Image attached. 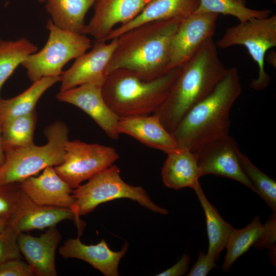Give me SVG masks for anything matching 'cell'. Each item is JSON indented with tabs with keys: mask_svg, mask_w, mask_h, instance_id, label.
Returning <instances> with one entry per match:
<instances>
[{
	"mask_svg": "<svg viewBox=\"0 0 276 276\" xmlns=\"http://www.w3.org/2000/svg\"><path fill=\"white\" fill-rule=\"evenodd\" d=\"M181 19L148 22L117 37L107 75L115 70L125 69L142 79L152 80L170 71L171 42Z\"/></svg>",
	"mask_w": 276,
	"mask_h": 276,
	"instance_id": "obj_1",
	"label": "cell"
},
{
	"mask_svg": "<svg viewBox=\"0 0 276 276\" xmlns=\"http://www.w3.org/2000/svg\"><path fill=\"white\" fill-rule=\"evenodd\" d=\"M242 91L237 67L227 68L214 89L187 112L172 133L178 146L196 153L210 142L229 135L231 110Z\"/></svg>",
	"mask_w": 276,
	"mask_h": 276,
	"instance_id": "obj_2",
	"label": "cell"
},
{
	"mask_svg": "<svg viewBox=\"0 0 276 276\" xmlns=\"http://www.w3.org/2000/svg\"><path fill=\"white\" fill-rule=\"evenodd\" d=\"M227 69L213 37L208 39L181 66L167 99L153 114L172 133L187 112L214 89Z\"/></svg>",
	"mask_w": 276,
	"mask_h": 276,
	"instance_id": "obj_3",
	"label": "cell"
},
{
	"mask_svg": "<svg viewBox=\"0 0 276 276\" xmlns=\"http://www.w3.org/2000/svg\"><path fill=\"white\" fill-rule=\"evenodd\" d=\"M181 66L152 80L125 69L109 74L102 86L103 97L120 118L155 113L167 99Z\"/></svg>",
	"mask_w": 276,
	"mask_h": 276,
	"instance_id": "obj_4",
	"label": "cell"
},
{
	"mask_svg": "<svg viewBox=\"0 0 276 276\" xmlns=\"http://www.w3.org/2000/svg\"><path fill=\"white\" fill-rule=\"evenodd\" d=\"M68 132L63 122L56 121L44 130L46 144L5 149V160L0 168V186L20 182L47 167L61 164Z\"/></svg>",
	"mask_w": 276,
	"mask_h": 276,
	"instance_id": "obj_5",
	"label": "cell"
},
{
	"mask_svg": "<svg viewBox=\"0 0 276 276\" xmlns=\"http://www.w3.org/2000/svg\"><path fill=\"white\" fill-rule=\"evenodd\" d=\"M120 172L119 168L112 165L73 191L75 203L72 211L79 235L82 234L84 227L80 216L90 213L101 203L116 199L128 198L154 213L168 214L167 210L152 202L143 188L126 183L121 177Z\"/></svg>",
	"mask_w": 276,
	"mask_h": 276,
	"instance_id": "obj_6",
	"label": "cell"
},
{
	"mask_svg": "<svg viewBox=\"0 0 276 276\" xmlns=\"http://www.w3.org/2000/svg\"><path fill=\"white\" fill-rule=\"evenodd\" d=\"M46 27L49 32L46 43L21 64L33 82L45 77L60 76L63 66L68 61L86 53L92 45L86 35L61 29L51 19Z\"/></svg>",
	"mask_w": 276,
	"mask_h": 276,
	"instance_id": "obj_7",
	"label": "cell"
},
{
	"mask_svg": "<svg viewBox=\"0 0 276 276\" xmlns=\"http://www.w3.org/2000/svg\"><path fill=\"white\" fill-rule=\"evenodd\" d=\"M215 44L223 49L244 46L259 68L258 78L252 80L250 87L262 90L267 87L270 78L264 69L265 57L269 49L276 47V15L240 22L228 28Z\"/></svg>",
	"mask_w": 276,
	"mask_h": 276,
	"instance_id": "obj_8",
	"label": "cell"
},
{
	"mask_svg": "<svg viewBox=\"0 0 276 276\" xmlns=\"http://www.w3.org/2000/svg\"><path fill=\"white\" fill-rule=\"evenodd\" d=\"M63 162L55 166L57 174L72 188L111 166L119 158L115 149L79 140H68L64 146Z\"/></svg>",
	"mask_w": 276,
	"mask_h": 276,
	"instance_id": "obj_9",
	"label": "cell"
},
{
	"mask_svg": "<svg viewBox=\"0 0 276 276\" xmlns=\"http://www.w3.org/2000/svg\"><path fill=\"white\" fill-rule=\"evenodd\" d=\"M218 14L191 13L181 19L171 40L169 69L182 66L208 39L213 37Z\"/></svg>",
	"mask_w": 276,
	"mask_h": 276,
	"instance_id": "obj_10",
	"label": "cell"
},
{
	"mask_svg": "<svg viewBox=\"0 0 276 276\" xmlns=\"http://www.w3.org/2000/svg\"><path fill=\"white\" fill-rule=\"evenodd\" d=\"M108 43L97 41L91 50L75 59L73 65L60 76V91L85 84L102 86L107 76L108 63L117 47L118 39Z\"/></svg>",
	"mask_w": 276,
	"mask_h": 276,
	"instance_id": "obj_11",
	"label": "cell"
},
{
	"mask_svg": "<svg viewBox=\"0 0 276 276\" xmlns=\"http://www.w3.org/2000/svg\"><path fill=\"white\" fill-rule=\"evenodd\" d=\"M239 150L238 144L229 134L205 144L196 152L201 176L213 174L229 178L256 193L240 166Z\"/></svg>",
	"mask_w": 276,
	"mask_h": 276,
	"instance_id": "obj_12",
	"label": "cell"
},
{
	"mask_svg": "<svg viewBox=\"0 0 276 276\" xmlns=\"http://www.w3.org/2000/svg\"><path fill=\"white\" fill-rule=\"evenodd\" d=\"M61 102L73 104L89 116L106 135L118 140L120 118L109 108L103 96L102 86L85 84L60 91L56 96Z\"/></svg>",
	"mask_w": 276,
	"mask_h": 276,
	"instance_id": "obj_13",
	"label": "cell"
},
{
	"mask_svg": "<svg viewBox=\"0 0 276 276\" xmlns=\"http://www.w3.org/2000/svg\"><path fill=\"white\" fill-rule=\"evenodd\" d=\"M152 0H96L94 13L83 34L104 41L114 27L126 24L138 15Z\"/></svg>",
	"mask_w": 276,
	"mask_h": 276,
	"instance_id": "obj_14",
	"label": "cell"
},
{
	"mask_svg": "<svg viewBox=\"0 0 276 276\" xmlns=\"http://www.w3.org/2000/svg\"><path fill=\"white\" fill-rule=\"evenodd\" d=\"M19 183L20 190L38 204L72 210L74 208L73 190L57 174L53 167L45 168L37 177L32 176Z\"/></svg>",
	"mask_w": 276,
	"mask_h": 276,
	"instance_id": "obj_15",
	"label": "cell"
},
{
	"mask_svg": "<svg viewBox=\"0 0 276 276\" xmlns=\"http://www.w3.org/2000/svg\"><path fill=\"white\" fill-rule=\"evenodd\" d=\"M61 235L54 226L49 227L39 237L19 233L18 245L35 275L57 276L55 253Z\"/></svg>",
	"mask_w": 276,
	"mask_h": 276,
	"instance_id": "obj_16",
	"label": "cell"
},
{
	"mask_svg": "<svg viewBox=\"0 0 276 276\" xmlns=\"http://www.w3.org/2000/svg\"><path fill=\"white\" fill-rule=\"evenodd\" d=\"M128 247L126 242L120 251H113L104 239L95 245H86L78 236L65 241L58 251L63 258H76L84 261L106 276H118L120 261L125 255Z\"/></svg>",
	"mask_w": 276,
	"mask_h": 276,
	"instance_id": "obj_17",
	"label": "cell"
},
{
	"mask_svg": "<svg viewBox=\"0 0 276 276\" xmlns=\"http://www.w3.org/2000/svg\"><path fill=\"white\" fill-rule=\"evenodd\" d=\"M118 130L120 134H127L148 147L166 154L178 147L172 134L166 130L154 114L121 118Z\"/></svg>",
	"mask_w": 276,
	"mask_h": 276,
	"instance_id": "obj_18",
	"label": "cell"
},
{
	"mask_svg": "<svg viewBox=\"0 0 276 276\" xmlns=\"http://www.w3.org/2000/svg\"><path fill=\"white\" fill-rule=\"evenodd\" d=\"M67 219L76 222L70 209L38 204L24 194L17 212L8 225L18 236L24 232L54 226Z\"/></svg>",
	"mask_w": 276,
	"mask_h": 276,
	"instance_id": "obj_19",
	"label": "cell"
},
{
	"mask_svg": "<svg viewBox=\"0 0 276 276\" xmlns=\"http://www.w3.org/2000/svg\"><path fill=\"white\" fill-rule=\"evenodd\" d=\"M199 5V0H152L132 20L113 29L104 41L117 38L124 33L148 22L182 18L194 13Z\"/></svg>",
	"mask_w": 276,
	"mask_h": 276,
	"instance_id": "obj_20",
	"label": "cell"
},
{
	"mask_svg": "<svg viewBox=\"0 0 276 276\" xmlns=\"http://www.w3.org/2000/svg\"><path fill=\"white\" fill-rule=\"evenodd\" d=\"M167 154L162 169L165 186L175 190L189 187L194 190L200 185L199 178L201 176L197 153L178 147Z\"/></svg>",
	"mask_w": 276,
	"mask_h": 276,
	"instance_id": "obj_21",
	"label": "cell"
},
{
	"mask_svg": "<svg viewBox=\"0 0 276 276\" xmlns=\"http://www.w3.org/2000/svg\"><path fill=\"white\" fill-rule=\"evenodd\" d=\"M96 0H45V8L58 28L83 34L85 15Z\"/></svg>",
	"mask_w": 276,
	"mask_h": 276,
	"instance_id": "obj_22",
	"label": "cell"
},
{
	"mask_svg": "<svg viewBox=\"0 0 276 276\" xmlns=\"http://www.w3.org/2000/svg\"><path fill=\"white\" fill-rule=\"evenodd\" d=\"M60 81V76L45 77L33 82L19 95L0 100V125L10 119L29 114L35 110L41 96L52 86Z\"/></svg>",
	"mask_w": 276,
	"mask_h": 276,
	"instance_id": "obj_23",
	"label": "cell"
},
{
	"mask_svg": "<svg viewBox=\"0 0 276 276\" xmlns=\"http://www.w3.org/2000/svg\"><path fill=\"white\" fill-rule=\"evenodd\" d=\"M194 191L203 208L206 218L209 239L208 254L215 260L226 248L229 239L235 228L226 222L217 210L211 204L200 185Z\"/></svg>",
	"mask_w": 276,
	"mask_h": 276,
	"instance_id": "obj_24",
	"label": "cell"
},
{
	"mask_svg": "<svg viewBox=\"0 0 276 276\" xmlns=\"http://www.w3.org/2000/svg\"><path fill=\"white\" fill-rule=\"evenodd\" d=\"M37 50V47L26 38L16 40L0 39V92L4 82L16 67Z\"/></svg>",
	"mask_w": 276,
	"mask_h": 276,
	"instance_id": "obj_25",
	"label": "cell"
},
{
	"mask_svg": "<svg viewBox=\"0 0 276 276\" xmlns=\"http://www.w3.org/2000/svg\"><path fill=\"white\" fill-rule=\"evenodd\" d=\"M35 110L6 121L1 125L4 150L33 144V135L36 123Z\"/></svg>",
	"mask_w": 276,
	"mask_h": 276,
	"instance_id": "obj_26",
	"label": "cell"
},
{
	"mask_svg": "<svg viewBox=\"0 0 276 276\" xmlns=\"http://www.w3.org/2000/svg\"><path fill=\"white\" fill-rule=\"evenodd\" d=\"M263 229V224L259 216H255L244 228L234 229L226 247L223 271H228L235 261L248 251L259 238Z\"/></svg>",
	"mask_w": 276,
	"mask_h": 276,
	"instance_id": "obj_27",
	"label": "cell"
},
{
	"mask_svg": "<svg viewBox=\"0 0 276 276\" xmlns=\"http://www.w3.org/2000/svg\"><path fill=\"white\" fill-rule=\"evenodd\" d=\"M194 12L229 15L244 22L252 18L268 17L271 11L248 8L242 0H199V5Z\"/></svg>",
	"mask_w": 276,
	"mask_h": 276,
	"instance_id": "obj_28",
	"label": "cell"
},
{
	"mask_svg": "<svg viewBox=\"0 0 276 276\" xmlns=\"http://www.w3.org/2000/svg\"><path fill=\"white\" fill-rule=\"evenodd\" d=\"M238 155L240 166L255 188L256 193L266 202L273 213H276L275 181L255 166L240 150Z\"/></svg>",
	"mask_w": 276,
	"mask_h": 276,
	"instance_id": "obj_29",
	"label": "cell"
},
{
	"mask_svg": "<svg viewBox=\"0 0 276 276\" xmlns=\"http://www.w3.org/2000/svg\"><path fill=\"white\" fill-rule=\"evenodd\" d=\"M10 185L0 186V217L9 222L17 212L24 193L18 188Z\"/></svg>",
	"mask_w": 276,
	"mask_h": 276,
	"instance_id": "obj_30",
	"label": "cell"
},
{
	"mask_svg": "<svg viewBox=\"0 0 276 276\" xmlns=\"http://www.w3.org/2000/svg\"><path fill=\"white\" fill-rule=\"evenodd\" d=\"M276 213H273L263 224V231L252 245L257 249H267L270 258L275 265L276 255Z\"/></svg>",
	"mask_w": 276,
	"mask_h": 276,
	"instance_id": "obj_31",
	"label": "cell"
},
{
	"mask_svg": "<svg viewBox=\"0 0 276 276\" xmlns=\"http://www.w3.org/2000/svg\"><path fill=\"white\" fill-rule=\"evenodd\" d=\"M17 237V235L8 225L0 233V265L12 259L22 258Z\"/></svg>",
	"mask_w": 276,
	"mask_h": 276,
	"instance_id": "obj_32",
	"label": "cell"
},
{
	"mask_svg": "<svg viewBox=\"0 0 276 276\" xmlns=\"http://www.w3.org/2000/svg\"><path fill=\"white\" fill-rule=\"evenodd\" d=\"M35 275L28 263L21 258L9 260L0 265V276Z\"/></svg>",
	"mask_w": 276,
	"mask_h": 276,
	"instance_id": "obj_33",
	"label": "cell"
},
{
	"mask_svg": "<svg viewBox=\"0 0 276 276\" xmlns=\"http://www.w3.org/2000/svg\"><path fill=\"white\" fill-rule=\"evenodd\" d=\"M215 260L208 254L201 251L199 252L196 262L191 268L188 276H205L214 268L217 267Z\"/></svg>",
	"mask_w": 276,
	"mask_h": 276,
	"instance_id": "obj_34",
	"label": "cell"
},
{
	"mask_svg": "<svg viewBox=\"0 0 276 276\" xmlns=\"http://www.w3.org/2000/svg\"><path fill=\"white\" fill-rule=\"evenodd\" d=\"M190 262V257L185 253L180 259L173 266L164 271L159 273L157 276H180L186 273L188 269Z\"/></svg>",
	"mask_w": 276,
	"mask_h": 276,
	"instance_id": "obj_35",
	"label": "cell"
},
{
	"mask_svg": "<svg viewBox=\"0 0 276 276\" xmlns=\"http://www.w3.org/2000/svg\"><path fill=\"white\" fill-rule=\"evenodd\" d=\"M4 151L2 137V129L0 125V168L3 166L5 160V153Z\"/></svg>",
	"mask_w": 276,
	"mask_h": 276,
	"instance_id": "obj_36",
	"label": "cell"
},
{
	"mask_svg": "<svg viewBox=\"0 0 276 276\" xmlns=\"http://www.w3.org/2000/svg\"><path fill=\"white\" fill-rule=\"evenodd\" d=\"M265 60L269 64L272 65L274 67L276 66V54L274 52H271L265 57Z\"/></svg>",
	"mask_w": 276,
	"mask_h": 276,
	"instance_id": "obj_37",
	"label": "cell"
},
{
	"mask_svg": "<svg viewBox=\"0 0 276 276\" xmlns=\"http://www.w3.org/2000/svg\"><path fill=\"white\" fill-rule=\"evenodd\" d=\"M8 221L0 217V233L3 232L8 226Z\"/></svg>",
	"mask_w": 276,
	"mask_h": 276,
	"instance_id": "obj_38",
	"label": "cell"
},
{
	"mask_svg": "<svg viewBox=\"0 0 276 276\" xmlns=\"http://www.w3.org/2000/svg\"><path fill=\"white\" fill-rule=\"evenodd\" d=\"M40 3H44L45 2V0H37Z\"/></svg>",
	"mask_w": 276,
	"mask_h": 276,
	"instance_id": "obj_39",
	"label": "cell"
},
{
	"mask_svg": "<svg viewBox=\"0 0 276 276\" xmlns=\"http://www.w3.org/2000/svg\"><path fill=\"white\" fill-rule=\"evenodd\" d=\"M274 4H276V0H271Z\"/></svg>",
	"mask_w": 276,
	"mask_h": 276,
	"instance_id": "obj_40",
	"label": "cell"
}]
</instances>
